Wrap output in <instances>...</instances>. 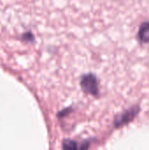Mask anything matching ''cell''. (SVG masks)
<instances>
[{
	"label": "cell",
	"instance_id": "cell-4",
	"mask_svg": "<svg viewBox=\"0 0 149 150\" xmlns=\"http://www.w3.org/2000/svg\"><path fill=\"white\" fill-rule=\"evenodd\" d=\"M62 149L67 150H75L78 149V145L75 141L72 140H64L62 142Z\"/></svg>",
	"mask_w": 149,
	"mask_h": 150
},
{
	"label": "cell",
	"instance_id": "cell-6",
	"mask_svg": "<svg viewBox=\"0 0 149 150\" xmlns=\"http://www.w3.org/2000/svg\"><path fill=\"white\" fill-rule=\"evenodd\" d=\"M71 112H72V107L64 108L63 110L60 111V112L57 113V117H58L59 119H61V118H63V117H65V116L68 115V114H69Z\"/></svg>",
	"mask_w": 149,
	"mask_h": 150
},
{
	"label": "cell",
	"instance_id": "cell-1",
	"mask_svg": "<svg viewBox=\"0 0 149 150\" xmlns=\"http://www.w3.org/2000/svg\"><path fill=\"white\" fill-rule=\"evenodd\" d=\"M80 85L83 92L87 94H90L95 97L98 96V92H99L98 81H97V76L94 74L89 73V74L83 75L82 76Z\"/></svg>",
	"mask_w": 149,
	"mask_h": 150
},
{
	"label": "cell",
	"instance_id": "cell-2",
	"mask_svg": "<svg viewBox=\"0 0 149 150\" xmlns=\"http://www.w3.org/2000/svg\"><path fill=\"white\" fill-rule=\"evenodd\" d=\"M141 111L140 105H133L130 109L125 111L123 113L119 114L118 116L115 117L114 119V126L116 128L121 127L126 124L130 123L134 120V118L139 114Z\"/></svg>",
	"mask_w": 149,
	"mask_h": 150
},
{
	"label": "cell",
	"instance_id": "cell-3",
	"mask_svg": "<svg viewBox=\"0 0 149 150\" xmlns=\"http://www.w3.org/2000/svg\"><path fill=\"white\" fill-rule=\"evenodd\" d=\"M139 40L141 43L149 42V22H144L141 25L138 33Z\"/></svg>",
	"mask_w": 149,
	"mask_h": 150
},
{
	"label": "cell",
	"instance_id": "cell-5",
	"mask_svg": "<svg viewBox=\"0 0 149 150\" xmlns=\"http://www.w3.org/2000/svg\"><path fill=\"white\" fill-rule=\"evenodd\" d=\"M21 39L25 42H33L34 41V35L31 32H27L22 34Z\"/></svg>",
	"mask_w": 149,
	"mask_h": 150
}]
</instances>
